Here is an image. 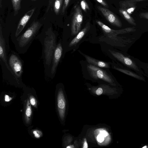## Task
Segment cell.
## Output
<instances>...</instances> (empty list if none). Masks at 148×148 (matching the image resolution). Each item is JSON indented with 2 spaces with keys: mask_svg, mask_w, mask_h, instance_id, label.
Masks as SVG:
<instances>
[{
  "mask_svg": "<svg viewBox=\"0 0 148 148\" xmlns=\"http://www.w3.org/2000/svg\"><path fill=\"white\" fill-rule=\"evenodd\" d=\"M57 36L51 27L42 34L37 36L36 39L40 42L42 47V57L45 75L49 77L53 54L57 46Z\"/></svg>",
  "mask_w": 148,
  "mask_h": 148,
  "instance_id": "obj_1",
  "label": "cell"
},
{
  "mask_svg": "<svg viewBox=\"0 0 148 148\" xmlns=\"http://www.w3.org/2000/svg\"><path fill=\"white\" fill-rule=\"evenodd\" d=\"M42 24L39 21L34 20L17 38L14 44L17 52L19 54L26 53L36 38Z\"/></svg>",
  "mask_w": 148,
  "mask_h": 148,
  "instance_id": "obj_2",
  "label": "cell"
},
{
  "mask_svg": "<svg viewBox=\"0 0 148 148\" xmlns=\"http://www.w3.org/2000/svg\"><path fill=\"white\" fill-rule=\"evenodd\" d=\"M18 52L10 50L7 54L8 65L18 82L21 80L23 72L24 61Z\"/></svg>",
  "mask_w": 148,
  "mask_h": 148,
  "instance_id": "obj_3",
  "label": "cell"
},
{
  "mask_svg": "<svg viewBox=\"0 0 148 148\" xmlns=\"http://www.w3.org/2000/svg\"><path fill=\"white\" fill-rule=\"evenodd\" d=\"M35 9L36 8H34L28 11L21 18L15 30L11 35L10 38L13 43L23 33L25 27L33 14Z\"/></svg>",
  "mask_w": 148,
  "mask_h": 148,
  "instance_id": "obj_4",
  "label": "cell"
},
{
  "mask_svg": "<svg viewBox=\"0 0 148 148\" xmlns=\"http://www.w3.org/2000/svg\"><path fill=\"white\" fill-rule=\"evenodd\" d=\"M87 69L90 76L93 78L101 79L112 84H114L113 79L106 71L90 64L87 65Z\"/></svg>",
  "mask_w": 148,
  "mask_h": 148,
  "instance_id": "obj_5",
  "label": "cell"
},
{
  "mask_svg": "<svg viewBox=\"0 0 148 148\" xmlns=\"http://www.w3.org/2000/svg\"><path fill=\"white\" fill-rule=\"evenodd\" d=\"M83 20L81 9L78 5L75 6L72 16L71 27V34L74 35L80 31Z\"/></svg>",
  "mask_w": 148,
  "mask_h": 148,
  "instance_id": "obj_6",
  "label": "cell"
},
{
  "mask_svg": "<svg viewBox=\"0 0 148 148\" xmlns=\"http://www.w3.org/2000/svg\"><path fill=\"white\" fill-rule=\"evenodd\" d=\"M63 48L61 39L59 40L53 54L49 77L53 78L55 76L59 62L62 54Z\"/></svg>",
  "mask_w": 148,
  "mask_h": 148,
  "instance_id": "obj_7",
  "label": "cell"
},
{
  "mask_svg": "<svg viewBox=\"0 0 148 148\" xmlns=\"http://www.w3.org/2000/svg\"><path fill=\"white\" fill-rule=\"evenodd\" d=\"M97 8L111 24L119 27H122L121 21L114 13L107 8L101 6H98Z\"/></svg>",
  "mask_w": 148,
  "mask_h": 148,
  "instance_id": "obj_8",
  "label": "cell"
},
{
  "mask_svg": "<svg viewBox=\"0 0 148 148\" xmlns=\"http://www.w3.org/2000/svg\"><path fill=\"white\" fill-rule=\"evenodd\" d=\"M111 54L118 60L128 68L136 71H139L135 63L129 58L119 52L109 50Z\"/></svg>",
  "mask_w": 148,
  "mask_h": 148,
  "instance_id": "obj_9",
  "label": "cell"
},
{
  "mask_svg": "<svg viewBox=\"0 0 148 148\" xmlns=\"http://www.w3.org/2000/svg\"><path fill=\"white\" fill-rule=\"evenodd\" d=\"M7 48L5 40L3 36L2 31V27L0 24V61L3 62L5 65L8 69L14 75L10 67L7 59Z\"/></svg>",
  "mask_w": 148,
  "mask_h": 148,
  "instance_id": "obj_10",
  "label": "cell"
},
{
  "mask_svg": "<svg viewBox=\"0 0 148 148\" xmlns=\"http://www.w3.org/2000/svg\"><path fill=\"white\" fill-rule=\"evenodd\" d=\"M57 102L58 109L59 115L61 119L63 120L64 116L66 102L63 91L61 88H60L59 90Z\"/></svg>",
  "mask_w": 148,
  "mask_h": 148,
  "instance_id": "obj_11",
  "label": "cell"
},
{
  "mask_svg": "<svg viewBox=\"0 0 148 148\" xmlns=\"http://www.w3.org/2000/svg\"><path fill=\"white\" fill-rule=\"evenodd\" d=\"M97 23L101 27L104 34L110 38L115 39L118 34V30L112 29L101 21L96 20Z\"/></svg>",
  "mask_w": 148,
  "mask_h": 148,
  "instance_id": "obj_12",
  "label": "cell"
},
{
  "mask_svg": "<svg viewBox=\"0 0 148 148\" xmlns=\"http://www.w3.org/2000/svg\"><path fill=\"white\" fill-rule=\"evenodd\" d=\"M63 0H49L46 12H47L50 8L53 10L56 15H58L61 12Z\"/></svg>",
  "mask_w": 148,
  "mask_h": 148,
  "instance_id": "obj_13",
  "label": "cell"
},
{
  "mask_svg": "<svg viewBox=\"0 0 148 148\" xmlns=\"http://www.w3.org/2000/svg\"><path fill=\"white\" fill-rule=\"evenodd\" d=\"M90 27L89 22H88L85 27L77 35L71 40L68 47H71L77 44L83 37Z\"/></svg>",
  "mask_w": 148,
  "mask_h": 148,
  "instance_id": "obj_14",
  "label": "cell"
},
{
  "mask_svg": "<svg viewBox=\"0 0 148 148\" xmlns=\"http://www.w3.org/2000/svg\"><path fill=\"white\" fill-rule=\"evenodd\" d=\"M120 8L124 9L129 14H132L136 8V3L130 0L121 1L119 2Z\"/></svg>",
  "mask_w": 148,
  "mask_h": 148,
  "instance_id": "obj_15",
  "label": "cell"
},
{
  "mask_svg": "<svg viewBox=\"0 0 148 148\" xmlns=\"http://www.w3.org/2000/svg\"><path fill=\"white\" fill-rule=\"evenodd\" d=\"M84 56L89 64L98 67L105 68L110 67L109 64L107 62L97 60L85 54H84Z\"/></svg>",
  "mask_w": 148,
  "mask_h": 148,
  "instance_id": "obj_16",
  "label": "cell"
},
{
  "mask_svg": "<svg viewBox=\"0 0 148 148\" xmlns=\"http://www.w3.org/2000/svg\"><path fill=\"white\" fill-rule=\"evenodd\" d=\"M119 12L122 16L129 23L133 25H136L134 19L124 9L120 8L119 9Z\"/></svg>",
  "mask_w": 148,
  "mask_h": 148,
  "instance_id": "obj_17",
  "label": "cell"
},
{
  "mask_svg": "<svg viewBox=\"0 0 148 148\" xmlns=\"http://www.w3.org/2000/svg\"><path fill=\"white\" fill-rule=\"evenodd\" d=\"M114 68L115 70L121 73L128 75L136 79L143 81L144 79L140 76L134 72L126 69L118 68L114 66Z\"/></svg>",
  "mask_w": 148,
  "mask_h": 148,
  "instance_id": "obj_18",
  "label": "cell"
},
{
  "mask_svg": "<svg viewBox=\"0 0 148 148\" xmlns=\"http://www.w3.org/2000/svg\"><path fill=\"white\" fill-rule=\"evenodd\" d=\"M22 0H11L13 7L14 16L18 14L21 8V2Z\"/></svg>",
  "mask_w": 148,
  "mask_h": 148,
  "instance_id": "obj_19",
  "label": "cell"
},
{
  "mask_svg": "<svg viewBox=\"0 0 148 148\" xmlns=\"http://www.w3.org/2000/svg\"><path fill=\"white\" fill-rule=\"evenodd\" d=\"M32 111L30 102L28 100L27 103V107L25 112V119L27 122L29 121L32 114Z\"/></svg>",
  "mask_w": 148,
  "mask_h": 148,
  "instance_id": "obj_20",
  "label": "cell"
},
{
  "mask_svg": "<svg viewBox=\"0 0 148 148\" xmlns=\"http://www.w3.org/2000/svg\"><path fill=\"white\" fill-rule=\"evenodd\" d=\"M80 5L82 9L85 12L87 10L90 9L89 6L85 0H82L80 3Z\"/></svg>",
  "mask_w": 148,
  "mask_h": 148,
  "instance_id": "obj_21",
  "label": "cell"
},
{
  "mask_svg": "<svg viewBox=\"0 0 148 148\" xmlns=\"http://www.w3.org/2000/svg\"><path fill=\"white\" fill-rule=\"evenodd\" d=\"M70 0H64V4L61 11V14L62 15L64 14L65 11L69 4Z\"/></svg>",
  "mask_w": 148,
  "mask_h": 148,
  "instance_id": "obj_22",
  "label": "cell"
},
{
  "mask_svg": "<svg viewBox=\"0 0 148 148\" xmlns=\"http://www.w3.org/2000/svg\"><path fill=\"white\" fill-rule=\"evenodd\" d=\"M97 2L100 3L105 8H108L109 6L106 2L104 0H96Z\"/></svg>",
  "mask_w": 148,
  "mask_h": 148,
  "instance_id": "obj_23",
  "label": "cell"
},
{
  "mask_svg": "<svg viewBox=\"0 0 148 148\" xmlns=\"http://www.w3.org/2000/svg\"><path fill=\"white\" fill-rule=\"evenodd\" d=\"M35 137L37 138H39L41 135V132L38 130H35L33 132Z\"/></svg>",
  "mask_w": 148,
  "mask_h": 148,
  "instance_id": "obj_24",
  "label": "cell"
},
{
  "mask_svg": "<svg viewBox=\"0 0 148 148\" xmlns=\"http://www.w3.org/2000/svg\"><path fill=\"white\" fill-rule=\"evenodd\" d=\"M97 141L100 143H101L103 142L104 139V137L101 134H99L97 137Z\"/></svg>",
  "mask_w": 148,
  "mask_h": 148,
  "instance_id": "obj_25",
  "label": "cell"
},
{
  "mask_svg": "<svg viewBox=\"0 0 148 148\" xmlns=\"http://www.w3.org/2000/svg\"><path fill=\"white\" fill-rule=\"evenodd\" d=\"M139 16L141 18L148 20V12L141 13Z\"/></svg>",
  "mask_w": 148,
  "mask_h": 148,
  "instance_id": "obj_26",
  "label": "cell"
},
{
  "mask_svg": "<svg viewBox=\"0 0 148 148\" xmlns=\"http://www.w3.org/2000/svg\"><path fill=\"white\" fill-rule=\"evenodd\" d=\"M30 102L32 106H35L36 104V101L34 98L32 96H31L30 97Z\"/></svg>",
  "mask_w": 148,
  "mask_h": 148,
  "instance_id": "obj_27",
  "label": "cell"
},
{
  "mask_svg": "<svg viewBox=\"0 0 148 148\" xmlns=\"http://www.w3.org/2000/svg\"><path fill=\"white\" fill-rule=\"evenodd\" d=\"M103 90L102 88L101 87L98 88L96 91V94L98 95H101L103 93Z\"/></svg>",
  "mask_w": 148,
  "mask_h": 148,
  "instance_id": "obj_28",
  "label": "cell"
},
{
  "mask_svg": "<svg viewBox=\"0 0 148 148\" xmlns=\"http://www.w3.org/2000/svg\"><path fill=\"white\" fill-rule=\"evenodd\" d=\"M88 144L87 142L86 139L85 138L84 139V142L83 145V148H88Z\"/></svg>",
  "mask_w": 148,
  "mask_h": 148,
  "instance_id": "obj_29",
  "label": "cell"
},
{
  "mask_svg": "<svg viewBox=\"0 0 148 148\" xmlns=\"http://www.w3.org/2000/svg\"><path fill=\"white\" fill-rule=\"evenodd\" d=\"M101 134L104 137H106L108 135V132L105 130L101 131Z\"/></svg>",
  "mask_w": 148,
  "mask_h": 148,
  "instance_id": "obj_30",
  "label": "cell"
},
{
  "mask_svg": "<svg viewBox=\"0 0 148 148\" xmlns=\"http://www.w3.org/2000/svg\"><path fill=\"white\" fill-rule=\"evenodd\" d=\"M12 98L9 97V96L7 95H5V101L8 102L11 100Z\"/></svg>",
  "mask_w": 148,
  "mask_h": 148,
  "instance_id": "obj_31",
  "label": "cell"
},
{
  "mask_svg": "<svg viewBox=\"0 0 148 148\" xmlns=\"http://www.w3.org/2000/svg\"><path fill=\"white\" fill-rule=\"evenodd\" d=\"M130 0V1H131L132 2L136 3V2H140V1H144L147 0Z\"/></svg>",
  "mask_w": 148,
  "mask_h": 148,
  "instance_id": "obj_32",
  "label": "cell"
},
{
  "mask_svg": "<svg viewBox=\"0 0 148 148\" xmlns=\"http://www.w3.org/2000/svg\"><path fill=\"white\" fill-rule=\"evenodd\" d=\"M73 145H70L66 147L67 148H74Z\"/></svg>",
  "mask_w": 148,
  "mask_h": 148,
  "instance_id": "obj_33",
  "label": "cell"
},
{
  "mask_svg": "<svg viewBox=\"0 0 148 148\" xmlns=\"http://www.w3.org/2000/svg\"><path fill=\"white\" fill-rule=\"evenodd\" d=\"M2 0H0V8H1L2 7Z\"/></svg>",
  "mask_w": 148,
  "mask_h": 148,
  "instance_id": "obj_34",
  "label": "cell"
},
{
  "mask_svg": "<svg viewBox=\"0 0 148 148\" xmlns=\"http://www.w3.org/2000/svg\"><path fill=\"white\" fill-rule=\"evenodd\" d=\"M38 0H31V1H35Z\"/></svg>",
  "mask_w": 148,
  "mask_h": 148,
  "instance_id": "obj_35",
  "label": "cell"
}]
</instances>
